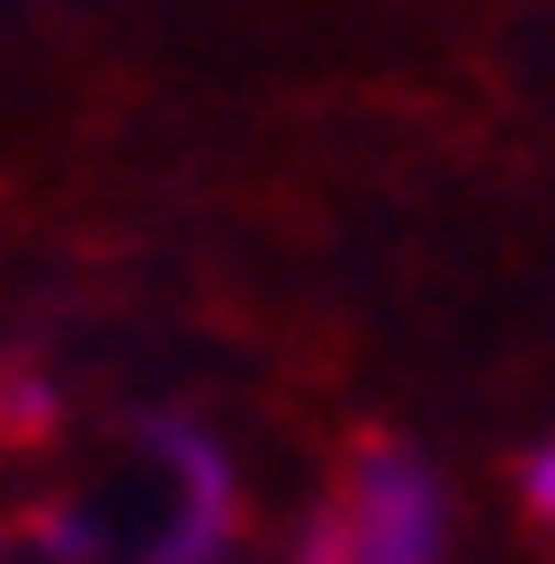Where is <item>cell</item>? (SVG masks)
Instances as JSON below:
<instances>
[{
	"label": "cell",
	"instance_id": "6da1fadb",
	"mask_svg": "<svg viewBox=\"0 0 555 564\" xmlns=\"http://www.w3.org/2000/svg\"><path fill=\"white\" fill-rule=\"evenodd\" d=\"M439 538H448L439 475L412 448H368L350 475V511L314 546V564H439Z\"/></svg>",
	"mask_w": 555,
	"mask_h": 564
},
{
	"label": "cell",
	"instance_id": "7a4b0ae2",
	"mask_svg": "<svg viewBox=\"0 0 555 564\" xmlns=\"http://www.w3.org/2000/svg\"><path fill=\"white\" fill-rule=\"evenodd\" d=\"M520 492H529V511H537V520H555V440L520 466Z\"/></svg>",
	"mask_w": 555,
	"mask_h": 564
}]
</instances>
